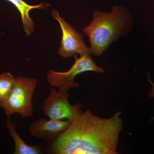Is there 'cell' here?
I'll use <instances>...</instances> for the list:
<instances>
[{"label": "cell", "instance_id": "9c48e42d", "mask_svg": "<svg viewBox=\"0 0 154 154\" xmlns=\"http://www.w3.org/2000/svg\"><path fill=\"white\" fill-rule=\"evenodd\" d=\"M15 124L12 123L11 118H8L6 125L15 143L14 154H40L42 150L40 146L29 145L20 137L16 130Z\"/></svg>", "mask_w": 154, "mask_h": 154}, {"label": "cell", "instance_id": "7c38bea8", "mask_svg": "<svg viewBox=\"0 0 154 154\" xmlns=\"http://www.w3.org/2000/svg\"><path fill=\"white\" fill-rule=\"evenodd\" d=\"M153 120H154V117H152V118L151 119L150 121H153Z\"/></svg>", "mask_w": 154, "mask_h": 154}, {"label": "cell", "instance_id": "7a4b0ae2", "mask_svg": "<svg viewBox=\"0 0 154 154\" xmlns=\"http://www.w3.org/2000/svg\"><path fill=\"white\" fill-rule=\"evenodd\" d=\"M133 23L131 13L122 6H113L110 13L96 10L93 21L83 30L89 38L92 55L101 56L113 42L130 33Z\"/></svg>", "mask_w": 154, "mask_h": 154}, {"label": "cell", "instance_id": "277c9868", "mask_svg": "<svg viewBox=\"0 0 154 154\" xmlns=\"http://www.w3.org/2000/svg\"><path fill=\"white\" fill-rule=\"evenodd\" d=\"M75 62L71 67L66 72H57L50 69L47 75L48 82L51 87L58 88L61 91H68L71 88H79L80 85L75 82L78 75L85 72L92 71L103 73L105 71L99 67L88 55L74 56Z\"/></svg>", "mask_w": 154, "mask_h": 154}, {"label": "cell", "instance_id": "5b68a950", "mask_svg": "<svg viewBox=\"0 0 154 154\" xmlns=\"http://www.w3.org/2000/svg\"><path fill=\"white\" fill-rule=\"evenodd\" d=\"M50 93L45 98L41 109L43 114L50 119L69 120L72 121L83 112L82 105L80 103L71 105L69 101L68 91H58L51 87Z\"/></svg>", "mask_w": 154, "mask_h": 154}, {"label": "cell", "instance_id": "3957f363", "mask_svg": "<svg viewBox=\"0 0 154 154\" xmlns=\"http://www.w3.org/2000/svg\"><path fill=\"white\" fill-rule=\"evenodd\" d=\"M37 85L36 78L15 77L14 87L11 94L0 107L4 109L8 118L16 113L22 118L33 117L32 97Z\"/></svg>", "mask_w": 154, "mask_h": 154}, {"label": "cell", "instance_id": "52a82bcc", "mask_svg": "<svg viewBox=\"0 0 154 154\" xmlns=\"http://www.w3.org/2000/svg\"><path fill=\"white\" fill-rule=\"evenodd\" d=\"M72 122L69 120L51 119L46 120L40 118L30 125L29 133L32 136L48 141L64 131L71 124Z\"/></svg>", "mask_w": 154, "mask_h": 154}, {"label": "cell", "instance_id": "8fae6325", "mask_svg": "<svg viewBox=\"0 0 154 154\" xmlns=\"http://www.w3.org/2000/svg\"><path fill=\"white\" fill-rule=\"evenodd\" d=\"M148 82H149L152 85V89L150 91L149 94V98L150 99L154 98V83H153L150 79L149 75H148Z\"/></svg>", "mask_w": 154, "mask_h": 154}, {"label": "cell", "instance_id": "8992f818", "mask_svg": "<svg viewBox=\"0 0 154 154\" xmlns=\"http://www.w3.org/2000/svg\"><path fill=\"white\" fill-rule=\"evenodd\" d=\"M51 15L54 19L59 23L62 32L60 47L58 51V54L65 59L77 54L91 57L92 53L91 48L86 45L82 34L61 17L59 13L55 9L51 11Z\"/></svg>", "mask_w": 154, "mask_h": 154}, {"label": "cell", "instance_id": "30bf717a", "mask_svg": "<svg viewBox=\"0 0 154 154\" xmlns=\"http://www.w3.org/2000/svg\"><path fill=\"white\" fill-rule=\"evenodd\" d=\"M15 77L11 73L0 74V103L8 98L14 87Z\"/></svg>", "mask_w": 154, "mask_h": 154}, {"label": "cell", "instance_id": "ba28073f", "mask_svg": "<svg viewBox=\"0 0 154 154\" xmlns=\"http://www.w3.org/2000/svg\"><path fill=\"white\" fill-rule=\"evenodd\" d=\"M12 3L21 14L23 29L27 36H30L34 31V23L30 18L29 13L33 9L45 10L50 6L48 3H42L36 5H30L23 0H6Z\"/></svg>", "mask_w": 154, "mask_h": 154}, {"label": "cell", "instance_id": "6da1fadb", "mask_svg": "<svg viewBox=\"0 0 154 154\" xmlns=\"http://www.w3.org/2000/svg\"><path fill=\"white\" fill-rule=\"evenodd\" d=\"M122 113L109 118H100L88 109L72 122L63 132L48 141L49 154H116L123 128Z\"/></svg>", "mask_w": 154, "mask_h": 154}]
</instances>
